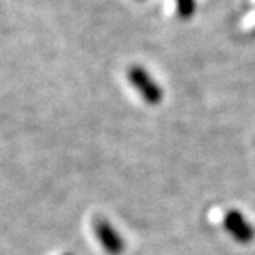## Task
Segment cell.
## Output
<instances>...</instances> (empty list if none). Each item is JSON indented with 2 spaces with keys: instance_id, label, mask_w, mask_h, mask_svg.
Returning a JSON list of instances; mask_svg holds the SVG:
<instances>
[{
  "instance_id": "obj_1",
  "label": "cell",
  "mask_w": 255,
  "mask_h": 255,
  "mask_svg": "<svg viewBox=\"0 0 255 255\" xmlns=\"http://www.w3.org/2000/svg\"><path fill=\"white\" fill-rule=\"evenodd\" d=\"M128 77H129V82L132 83V86L138 91L140 96L148 103L157 105L161 102V97H163L161 89L141 66H132L129 72H128Z\"/></svg>"
},
{
  "instance_id": "obj_2",
  "label": "cell",
  "mask_w": 255,
  "mask_h": 255,
  "mask_svg": "<svg viewBox=\"0 0 255 255\" xmlns=\"http://www.w3.org/2000/svg\"><path fill=\"white\" fill-rule=\"evenodd\" d=\"M225 229L234 237L239 243H251L255 237V231L251 223L245 220L240 211H228L223 220Z\"/></svg>"
},
{
  "instance_id": "obj_3",
  "label": "cell",
  "mask_w": 255,
  "mask_h": 255,
  "mask_svg": "<svg viewBox=\"0 0 255 255\" xmlns=\"http://www.w3.org/2000/svg\"><path fill=\"white\" fill-rule=\"evenodd\" d=\"M94 229H96V235L100 245L105 248V251L109 255H120L123 252L125 245H123L122 237L106 220H97L94 225Z\"/></svg>"
},
{
  "instance_id": "obj_4",
  "label": "cell",
  "mask_w": 255,
  "mask_h": 255,
  "mask_svg": "<svg viewBox=\"0 0 255 255\" xmlns=\"http://www.w3.org/2000/svg\"><path fill=\"white\" fill-rule=\"evenodd\" d=\"M177 11L181 19H191L195 12V0H177Z\"/></svg>"
},
{
  "instance_id": "obj_5",
  "label": "cell",
  "mask_w": 255,
  "mask_h": 255,
  "mask_svg": "<svg viewBox=\"0 0 255 255\" xmlns=\"http://www.w3.org/2000/svg\"><path fill=\"white\" fill-rule=\"evenodd\" d=\"M66 255H71V254H66Z\"/></svg>"
}]
</instances>
